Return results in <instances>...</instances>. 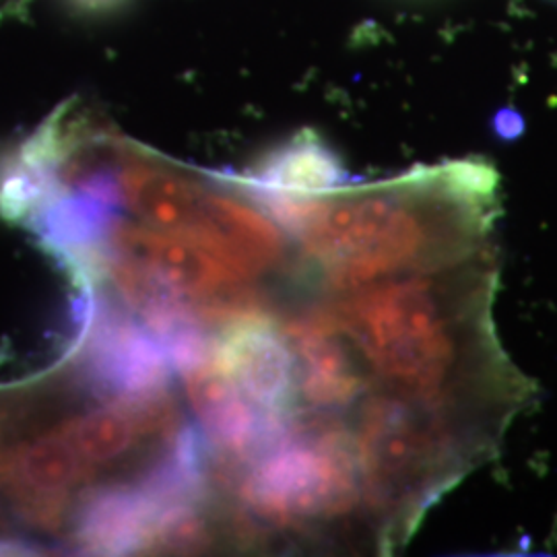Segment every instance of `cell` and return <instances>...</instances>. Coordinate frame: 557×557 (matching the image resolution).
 <instances>
[{
	"label": "cell",
	"mask_w": 557,
	"mask_h": 557,
	"mask_svg": "<svg viewBox=\"0 0 557 557\" xmlns=\"http://www.w3.org/2000/svg\"><path fill=\"white\" fill-rule=\"evenodd\" d=\"M100 158L120 209L140 223L195 242L246 277L289 264L294 242L260 205L178 170L108 128Z\"/></svg>",
	"instance_id": "cell-1"
},
{
	"label": "cell",
	"mask_w": 557,
	"mask_h": 557,
	"mask_svg": "<svg viewBox=\"0 0 557 557\" xmlns=\"http://www.w3.org/2000/svg\"><path fill=\"white\" fill-rule=\"evenodd\" d=\"M100 259L119 262L143 285L186 306L207 329L259 312L252 278L195 242L140 221L114 218Z\"/></svg>",
	"instance_id": "cell-2"
},
{
	"label": "cell",
	"mask_w": 557,
	"mask_h": 557,
	"mask_svg": "<svg viewBox=\"0 0 557 557\" xmlns=\"http://www.w3.org/2000/svg\"><path fill=\"white\" fill-rule=\"evenodd\" d=\"M172 370L168 349L139 320L114 308L94 312L83 338L77 374L96 397H158L168 393Z\"/></svg>",
	"instance_id": "cell-3"
},
{
	"label": "cell",
	"mask_w": 557,
	"mask_h": 557,
	"mask_svg": "<svg viewBox=\"0 0 557 557\" xmlns=\"http://www.w3.org/2000/svg\"><path fill=\"white\" fill-rule=\"evenodd\" d=\"M211 354L246 398L283 428L299 419L296 358L281 324L252 312L223 326Z\"/></svg>",
	"instance_id": "cell-4"
},
{
	"label": "cell",
	"mask_w": 557,
	"mask_h": 557,
	"mask_svg": "<svg viewBox=\"0 0 557 557\" xmlns=\"http://www.w3.org/2000/svg\"><path fill=\"white\" fill-rule=\"evenodd\" d=\"M186 384L190 407L199 419L202 436L234 465L264 450L287 428L267 418L230 379L209 349L178 370Z\"/></svg>",
	"instance_id": "cell-5"
},
{
	"label": "cell",
	"mask_w": 557,
	"mask_h": 557,
	"mask_svg": "<svg viewBox=\"0 0 557 557\" xmlns=\"http://www.w3.org/2000/svg\"><path fill=\"white\" fill-rule=\"evenodd\" d=\"M236 184L252 190L314 195L347 184V172L320 137L301 133L264 156L250 172L236 178Z\"/></svg>",
	"instance_id": "cell-6"
},
{
	"label": "cell",
	"mask_w": 557,
	"mask_h": 557,
	"mask_svg": "<svg viewBox=\"0 0 557 557\" xmlns=\"http://www.w3.org/2000/svg\"><path fill=\"white\" fill-rule=\"evenodd\" d=\"M79 4H85L87 9H96V7H106L108 2H112V0H77Z\"/></svg>",
	"instance_id": "cell-7"
}]
</instances>
